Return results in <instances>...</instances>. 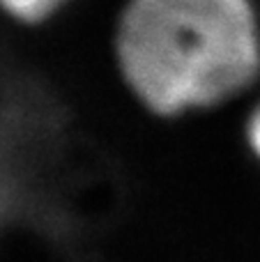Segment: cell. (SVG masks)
<instances>
[{
    "label": "cell",
    "mask_w": 260,
    "mask_h": 262,
    "mask_svg": "<svg viewBox=\"0 0 260 262\" xmlns=\"http://www.w3.org/2000/svg\"><path fill=\"white\" fill-rule=\"evenodd\" d=\"M115 46L127 85L159 115L219 104L260 67L247 0H132Z\"/></svg>",
    "instance_id": "obj_1"
},
{
    "label": "cell",
    "mask_w": 260,
    "mask_h": 262,
    "mask_svg": "<svg viewBox=\"0 0 260 262\" xmlns=\"http://www.w3.org/2000/svg\"><path fill=\"white\" fill-rule=\"evenodd\" d=\"M62 0H0L5 9L23 21H37L51 14Z\"/></svg>",
    "instance_id": "obj_2"
},
{
    "label": "cell",
    "mask_w": 260,
    "mask_h": 262,
    "mask_svg": "<svg viewBox=\"0 0 260 262\" xmlns=\"http://www.w3.org/2000/svg\"><path fill=\"white\" fill-rule=\"evenodd\" d=\"M249 143H251L253 152L260 157V106L251 115V120H249Z\"/></svg>",
    "instance_id": "obj_3"
}]
</instances>
